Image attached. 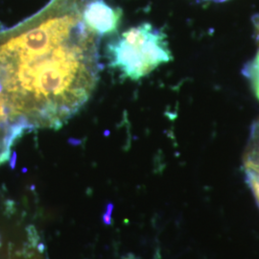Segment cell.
Returning a JSON list of instances; mask_svg holds the SVG:
<instances>
[{
  "label": "cell",
  "mask_w": 259,
  "mask_h": 259,
  "mask_svg": "<svg viewBox=\"0 0 259 259\" xmlns=\"http://www.w3.org/2000/svg\"><path fill=\"white\" fill-rule=\"evenodd\" d=\"M82 19L87 28L97 37L112 35L122 18L120 9L105 0H89L82 6Z\"/></svg>",
  "instance_id": "cell-3"
},
{
  "label": "cell",
  "mask_w": 259,
  "mask_h": 259,
  "mask_svg": "<svg viewBox=\"0 0 259 259\" xmlns=\"http://www.w3.org/2000/svg\"><path fill=\"white\" fill-rule=\"evenodd\" d=\"M76 0L0 32V93L31 129H59L92 96L101 71L99 37Z\"/></svg>",
  "instance_id": "cell-1"
},
{
  "label": "cell",
  "mask_w": 259,
  "mask_h": 259,
  "mask_svg": "<svg viewBox=\"0 0 259 259\" xmlns=\"http://www.w3.org/2000/svg\"><path fill=\"white\" fill-rule=\"evenodd\" d=\"M247 181L250 185V188L253 192V194L255 196L257 202L259 204V181L258 180H255V179H251V178H247Z\"/></svg>",
  "instance_id": "cell-7"
},
{
  "label": "cell",
  "mask_w": 259,
  "mask_h": 259,
  "mask_svg": "<svg viewBox=\"0 0 259 259\" xmlns=\"http://www.w3.org/2000/svg\"><path fill=\"white\" fill-rule=\"evenodd\" d=\"M109 65L124 78L139 81L172 61L166 35L143 22L113 37L106 47Z\"/></svg>",
  "instance_id": "cell-2"
},
{
  "label": "cell",
  "mask_w": 259,
  "mask_h": 259,
  "mask_svg": "<svg viewBox=\"0 0 259 259\" xmlns=\"http://www.w3.org/2000/svg\"><path fill=\"white\" fill-rule=\"evenodd\" d=\"M245 172L247 178L259 181V118L251 128L249 147L245 157Z\"/></svg>",
  "instance_id": "cell-5"
},
{
  "label": "cell",
  "mask_w": 259,
  "mask_h": 259,
  "mask_svg": "<svg viewBox=\"0 0 259 259\" xmlns=\"http://www.w3.org/2000/svg\"><path fill=\"white\" fill-rule=\"evenodd\" d=\"M214 1H225V0H214Z\"/></svg>",
  "instance_id": "cell-8"
},
{
  "label": "cell",
  "mask_w": 259,
  "mask_h": 259,
  "mask_svg": "<svg viewBox=\"0 0 259 259\" xmlns=\"http://www.w3.org/2000/svg\"><path fill=\"white\" fill-rule=\"evenodd\" d=\"M28 129L27 124L13 112L0 93V164L9 159L15 143Z\"/></svg>",
  "instance_id": "cell-4"
},
{
  "label": "cell",
  "mask_w": 259,
  "mask_h": 259,
  "mask_svg": "<svg viewBox=\"0 0 259 259\" xmlns=\"http://www.w3.org/2000/svg\"><path fill=\"white\" fill-rule=\"evenodd\" d=\"M252 23L254 27V36L257 45V50L254 57L244 66L243 74L250 82L252 92L259 100V15L252 18Z\"/></svg>",
  "instance_id": "cell-6"
}]
</instances>
